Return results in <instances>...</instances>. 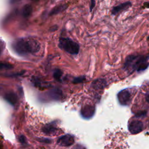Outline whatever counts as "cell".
<instances>
[{"label": "cell", "mask_w": 149, "mask_h": 149, "mask_svg": "<svg viewBox=\"0 0 149 149\" xmlns=\"http://www.w3.org/2000/svg\"><path fill=\"white\" fill-rule=\"evenodd\" d=\"M71 149H86V148L80 144H76L73 146Z\"/></svg>", "instance_id": "21"}, {"label": "cell", "mask_w": 149, "mask_h": 149, "mask_svg": "<svg viewBox=\"0 0 149 149\" xmlns=\"http://www.w3.org/2000/svg\"><path fill=\"white\" fill-rule=\"evenodd\" d=\"M95 5V0H91V3H90V12H91L93 10Z\"/></svg>", "instance_id": "20"}, {"label": "cell", "mask_w": 149, "mask_h": 149, "mask_svg": "<svg viewBox=\"0 0 149 149\" xmlns=\"http://www.w3.org/2000/svg\"><path fill=\"white\" fill-rule=\"evenodd\" d=\"M64 9V5L63 6H58L56 8H55V9H54V10L51 12V14L53 15V14H55V13H57L61 11H62L63 9Z\"/></svg>", "instance_id": "17"}, {"label": "cell", "mask_w": 149, "mask_h": 149, "mask_svg": "<svg viewBox=\"0 0 149 149\" xmlns=\"http://www.w3.org/2000/svg\"><path fill=\"white\" fill-rule=\"evenodd\" d=\"M32 11V6L29 4H27L24 5L22 9V15L24 17H28L31 15Z\"/></svg>", "instance_id": "14"}, {"label": "cell", "mask_w": 149, "mask_h": 149, "mask_svg": "<svg viewBox=\"0 0 149 149\" xmlns=\"http://www.w3.org/2000/svg\"><path fill=\"white\" fill-rule=\"evenodd\" d=\"M59 46L62 49L72 55H76L79 52V45L77 43L69 38H61Z\"/></svg>", "instance_id": "3"}, {"label": "cell", "mask_w": 149, "mask_h": 149, "mask_svg": "<svg viewBox=\"0 0 149 149\" xmlns=\"http://www.w3.org/2000/svg\"><path fill=\"white\" fill-rule=\"evenodd\" d=\"M19 141L20 143H21L22 144H25L26 143V139L25 137V136H24L23 135H21L18 138Z\"/></svg>", "instance_id": "19"}, {"label": "cell", "mask_w": 149, "mask_h": 149, "mask_svg": "<svg viewBox=\"0 0 149 149\" xmlns=\"http://www.w3.org/2000/svg\"><path fill=\"white\" fill-rule=\"evenodd\" d=\"M143 123L139 120H134L129 123L128 126L129 131L132 134H137L143 130Z\"/></svg>", "instance_id": "6"}, {"label": "cell", "mask_w": 149, "mask_h": 149, "mask_svg": "<svg viewBox=\"0 0 149 149\" xmlns=\"http://www.w3.org/2000/svg\"><path fill=\"white\" fill-rule=\"evenodd\" d=\"M20 0H9L10 2L11 3H16V2H17L19 1H20Z\"/></svg>", "instance_id": "27"}, {"label": "cell", "mask_w": 149, "mask_h": 149, "mask_svg": "<svg viewBox=\"0 0 149 149\" xmlns=\"http://www.w3.org/2000/svg\"><path fill=\"white\" fill-rule=\"evenodd\" d=\"M43 132L49 136H56L61 133L62 130L57 127L55 123H50L45 125L42 128Z\"/></svg>", "instance_id": "4"}, {"label": "cell", "mask_w": 149, "mask_h": 149, "mask_svg": "<svg viewBox=\"0 0 149 149\" xmlns=\"http://www.w3.org/2000/svg\"><path fill=\"white\" fill-rule=\"evenodd\" d=\"M146 112H139V113H137L136 115V117H140V116H144L145 115H146Z\"/></svg>", "instance_id": "24"}, {"label": "cell", "mask_w": 149, "mask_h": 149, "mask_svg": "<svg viewBox=\"0 0 149 149\" xmlns=\"http://www.w3.org/2000/svg\"><path fill=\"white\" fill-rule=\"evenodd\" d=\"M5 48V45L3 41H0V55L2 54V52H3V50Z\"/></svg>", "instance_id": "22"}, {"label": "cell", "mask_w": 149, "mask_h": 149, "mask_svg": "<svg viewBox=\"0 0 149 149\" xmlns=\"http://www.w3.org/2000/svg\"><path fill=\"white\" fill-rule=\"evenodd\" d=\"M106 84V81L104 79H98L93 82L92 86L95 89H102L105 87Z\"/></svg>", "instance_id": "13"}, {"label": "cell", "mask_w": 149, "mask_h": 149, "mask_svg": "<svg viewBox=\"0 0 149 149\" xmlns=\"http://www.w3.org/2000/svg\"><path fill=\"white\" fill-rule=\"evenodd\" d=\"M118 100L122 105H127L130 100V93L127 90H123L118 93Z\"/></svg>", "instance_id": "7"}, {"label": "cell", "mask_w": 149, "mask_h": 149, "mask_svg": "<svg viewBox=\"0 0 149 149\" xmlns=\"http://www.w3.org/2000/svg\"><path fill=\"white\" fill-rule=\"evenodd\" d=\"M132 2L130 1H126L125 2L119 4L118 5L115 6L111 10V14L112 15H116L120 12L124 11L129 9L132 6Z\"/></svg>", "instance_id": "9"}, {"label": "cell", "mask_w": 149, "mask_h": 149, "mask_svg": "<svg viewBox=\"0 0 149 149\" xmlns=\"http://www.w3.org/2000/svg\"><path fill=\"white\" fill-rule=\"evenodd\" d=\"M13 66L8 63H0V69H10Z\"/></svg>", "instance_id": "16"}, {"label": "cell", "mask_w": 149, "mask_h": 149, "mask_svg": "<svg viewBox=\"0 0 149 149\" xmlns=\"http://www.w3.org/2000/svg\"><path fill=\"white\" fill-rule=\"evenodd\" d=\"M13 50L20 55H26L39 51L40 45L38 41L31 38H20L12 44Z\"/></svg>", "instance_id": "1"}, {"label": "cell", "mask_w": 149, "mask_h": 149, "mask_svg": "<svg viewBox=\"0 0 149 149\" xmlns=\"http://www.w3.org/2000/svg\"><path fill=\"white\" fill-rule=\"evenodd\" d=\"M74 142V138L69 134L61 136L57 140V144L61 146L68 147L72 146Z\"/></svg>", "instance_id": "5"}, {"label": "cell", "mask_w": 149, "mask_h": 149, "mask_svg": "<svg viewBox=\"0 0 149 149\" xmlns=\"http://www.w3.org/2000/svg\"><path fill=\"white\" fill-rule=\"evenodd\" d=\"M45 95L48 99L58 101L62 99L63 95L61 90L57 88H54L47 93Z\"/></svg>", "instance_id": "10"}, {"label": "cell", "mask_w": 149, "mask_h": 149, "mask_svg": "<svg viewBox=\"0 0 149 149\" xmlns=\"http://www.w3.org/2000/svg\"><path fill=\"white\" fill-rule=\"evenodd\" d=\"M85 80V77L84 76H79L77 77L74 79L73 82L74 83H80L83 82Z\"/></svg>", "instance_id": "18"}, {"label": "cell", "mask_w": 149, "mask_h": 149, "mask_svg": "<svg viewBox=\"0 0 149 149\" xmlns=\"http://www.w3.org/2000/svg\"><path fill=\"white\" fill-rule=\"evenodd\" d=\"M32 82L36 87H38L40 88H46L48 87V86H49V84L48 83L44 82L43 81L36 77H34L33 79H32Z\"/></svg>", "instance_id": "12"}, {"label": "cell", "mask_w": 149, "mask_h": 149, "mask_svg": "<svg viewBox=\"0 0 149 149\" xmlns=\"http://www.w3.org/2000/svg\"><path fill=\"white\" fill-rule=\"evenodd\" d=\"M62 71L59 69H56L54 72V77L55 80H56L57 81H60L62 77Z\"/></svg>", "instance_id": "15"}, {"label": "cell", "mask_w": 149, "mask_h": 149, "mask_svg": "<svg viewBox=\"0 0 149 149\" xmlns=\"http://www.w3.org/2000/svg\"><path fill=\"white\" fill-rule=\"evenodd\" d=\"M95 113V107L91 105H86L80 110L81 116L85 119L92 118Z\"/></svg>", "instance_id": "8"}, {"label": "cell", "mask_w": 149, "mask_h": 149, "mask_svg": "<svg viewBox=\"0 0 149 149\" xmlns=\"http://www.w3.org/2000/svg\"><path fill=\"white\" fill-rule=\"evenodd\" d=\"M4 98L8 103L13 106L16 105L18 102V97L17 95L13 92L6 93L4 96Z\"/></svg>", "instance_id": "11"}, {"label": "cell", "mask_w": 149, "mask_h": 149, "mask_svg": "<svg viewBox=\"0 0 149 149\" xmlns=\"http://www.w3.org/2000/svg\"><path fill=\"white\" fill-rule=\"evenodd\" d=\"M143 6L146 8H149V2H145L143 3Z\"/></svg>", "instance_id": "25"}, {"label": "cell", "mask_w": 149, "mask_h": 149, "mask_svg": "<svg viewBox=\"0 0 149 149\" xmlns=\"http://www.w3.org/2000/svg\"><path fill=\"white\" fill-rule=\"evenodd\" d=\"M146 100L148 103H149V92H148L146 95Z\"/></svg>", "instance_id": "26"}, {"label": "cell", "mask_w": 149, "mask_h": 149, "mask_svg": "<svg viewBox=\"0 0 149 149\" xmlns=\"http://www.w3.org/2000/svg\"><path fill=\"white\" fill-rule=\"evenodd\" d=\"M149 55H130L126 57L125 62V68H132L136 69L137 72H141L146 70L149 66L148 59Z\"/></svg>", "instance_id": "2"}, {"label": "cell", "mask_w": 149, "mask_h": 149, "mask_svg": "<svg viewBox=\"0 0 149 149\" xmlns=\"http://www.w3.org/2000/svg\"><path fill=\"white\" fill-rule=\"evenodd\" d=\"M39 141H40L41 142H44V143H51V140L48 139H40Z\"/></svg>", "instance_id": "23"}]
</instances>
